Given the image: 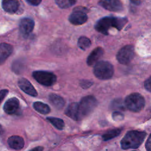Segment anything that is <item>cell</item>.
Here are the masks:
<instances>
[{
	"instance_id": "obj_1",
	"label": "cell",
	"mask_w": 151,
	"mask_h": 151,
	"mask_svg": "<svg viewBox=\"0 0 151 151\" xmlns=\"http://www.w3.org/2000/svg\"><path fill=\"white\" fill-rule=\"evenodd\" d=\"M127 22V18L114 17H105L97 21L94 25L95 29L104 34L108 35V31L111 27L121 30Z\"/></svg>"
},
{
	"instance_id": "obj_2",
	"label": "cell",
	"mask_w": 151,
	"mask_h": 151,
	"mask_svg": "<svg viewBox=\"0 0 151 151\" xmlns=\"http://www.w3.org/2000/svg\"><path fill=\"white\" fill-rule=\"evenodd\" d=\"M146 133L145 132L139 130H130L126 133L120 141V146L122 149H137L143 143Z\"/></svg>"
},
{
	"instance_id": "obj_3",
	"label": "cell",
	"mask_w": 151,
	"mask_h": 151,
	"mask_svg": "<svg viewBox=\"0 0 151 151\" xmlns=\"http://www.w3.org/2000/svg\"><path fill=\"white\" fill-rule=\"evenodd\" d=\"M97 100L93 96H87L83 97L78 103L80 120L89 115L97 106Z\"/></svg>"
},
{
	"instance_id": "obj_4",
	"label": "cell",
	"mask_w": 151,
	"mask_h": 151,
	"mask_svg": "<svg viewBox=\"0 0 151 151\" xmlns=\"http://www.w3.org/2000/svg\"><path fill=\"white\" fill-rule=\"evenodd\" d=\"M93 73L100 80H109L114 74L113 65L106 61H97L94 67Z\"/></svg>"
},
{
	"instance_id": "obj_5",
	"label": "cell",
	"mask_w": 151,
	"mask_h": 151,
	"mask_svg": "<svg viewBox=\"0 0 151 151\" xmlns=\"http://www.w3.org/2000/svg\"><path fill=\"white\" fill-rule=\"evenodd\" d=\"M124 104L129 110L137 113L143 109L145 104V100L140 94L133 93L126 97Z\"/></svg>"
},
{
	"instance_id": "obj_6",
	"label": "cell",
	"mask_w": 151,
	"mask_h": 151,
	"mask_svg": "<svg viewBox=\"0 0 151 151\" xmlns=\"http://www.w3.org/2000/svg\"><path fill=\"white\" fill-rule=\"evenodd\" d=\"M32 77L38 83L45 86H51L57 81L56 76L47 71H35L32 73Z\"/></svg>"
},
{
	"instance_id": "obj_7",
	"label": "cell",
	"mask_w": 151,
	"mask_h": 151,
	"mask_svg": "<svg viewBox=\"0 0 151 151\" xmlns=\"http://www.w3.org/2000/svg\"><path fill=\"white\" fill-rule=\"evenodd\" d=\"M134 55V49L133 45H127L122 47L117 52L116 58L122 64H129Z\"/></svg>"
},
{
	"instance_id": "obj_8",
	"label": "cell",
	"mask_w": 151,
	"mask_h": 151,
	"mask_svg": "<svg viewBox=\"0 0 151 151\" xmlns=\"http://www.w3.org/2000/svg\"><path fill=\"white\" fill-rule=\"evenodd\" d=\"M84 8H76L68 17L69 21L73 25H78L84 24L88 19Z\"/></svg>"
},
{
	"instance_id": "obj_9",
	"label": "cell",
	"mask_w": 151,
	"mask_h": 151,
	"mask_svg": "<svg viewBox=\"0 0 151 151\" xmlns=\"http://www.w3.org/2000/svg\"><path fill=\"white\" fill-rule=\"evenodd\" d=\"M99 5L103 8L113 12H119L123 8L120 0H99Z\"/></svg>"
},
{
	"instance_id": "obj_10",
	"label": "cell",
	"mask_w": 151,
	"mask_h": 151,
	"mask_svg": "<svg viewBox=\"0 0 151 151\" xmlns=\"http://www.w3.org/2000/svg\"><path fill=\"white\" fill-rule=\"evenodd\" d=\"M34 21L29 18H24L21 19L19 24L20 32L24 36L28 35L34 28Z\"/></svg>"
},
{
	"instance_id": "obj_11",
	"label": "cell",
	"mask_w": 151,
	"mask_h": 151,
	"mask_svg": "<svg viewBox=\"0 0 151 151\" xmlns=\"http://www.w3.org/2000/svg\"><path fill=\"white\" fill-rule=\"evenodd\" d=\"M18 84L19 87L27 94L32 97H36L38 95L37 90L27 79L25 78H19Z\"/></svg>"
},
{
	"instance_id": "obj_12",
	"label": "cell",
	"mask_w": 151,
	"mask_h": 151,
	"mask_svg": "<svg viewBox=\"0 0 151 151\" xmlns=\"http://www.w3.org/2000/svg\"><path fill=\"white\" fill-rule=\"evenodd\" d=\"M19 109V101L16 97L9 99L4 105V111L8 114H14Z\"/></svg>"
},
{
	"instance_id": "obj_13",
	"label": "cell",
	"mask_w": 151,
	"mask_h": 151,
	"mask_svg": "<svg viewBox=\"0 0 151 151\" xmlns=\"http://www.w3.org/2000/svg\"><path fill=\"white\" fill-rule=\"evenodd\" d=\"M104 50L101 47H98L94 48L88 55L87 58V64L89 66H93L98 61L99 59L103 55Z\"/></svg>"
},
{
	"instance_id": "obj_14",
	"label": "cell",
	"mask_w": 151,
	"mask_h": 151,
	"mask_svg": "<svg viewBox=\"0 0 151 151\" xmlns=\"http://www.w3.org/2000/svg\"><path fill=\"white\" fill-rule=\"evenodd\" d=\"M13 47L11 45L2 42L0 44V65L2 64L12 54Z\"/></svg>"
},
{
	"instance_id": "obj_15",
	"label": "cell",
	"mask_w": 151,
	"mask_h": 151,
	"mask_svg": "<svg viewBox=\"0 0 151 151\" xmlns=\"http://www.w3.org/2000/svg\"><path fill=\"white\" fill-rule=\"evenodd\" d=\"M18 0H2V6L5 11L9 14H14L19 8Z\"/></svg>"
},
{
	"instance_id": "obj_16",
	"label": "cell",
	"mask_w": 151,
	"mask_h": 151,
	"mask_svg": "<svg viewBox=\"0 0 151 151\" xmlns=\"http://www.w3.org/2000/svg\"><path fill=\"white\" fill-rule=\"evenodd\" d=\"M9 147L14 150H20L24 146V140L19 136H12L7 140Z\"/></svg>"
},
{
	"instance_id": "obj_17",
	"label": "cell",
	"mask_w": 151,
	"mask_h": 151,
	"mask_svg": "<svg viewBox=\"0 0 151 151\" xmlns=\"http://www.w3.org/2000/svg\"><path fill=\"white\" fill-rule=\"evenodd\" d=\"M65 114L71 119L74 120H80L78 103H71L65 110Z\"/></svg>"
},
{
	"instance_id": "obj_18",
	"label": "cell",
	"mask_w": 151,
	"mask_h": 151,
	"mask_svg": "<svg viewBox=\"0 0 151 151\" xmlns=\"http://www.w3.org/2000/svg\"><path fill=\"white\" fill-rule=\"evenodd\" d=\"M48 99L50 103L58 109H62L64 106L65 101L64 99L56 94L51 93L48 96Z\"/></svg>"
},
{
	"instance_id": "obj_19",
	"label": "cell",
	"mask_w": 151,
	"mask_h": 151,
	"mask_svg": "<svg viewBox=\"0 0 151 151\" xmlns=\"http://www.w3.org/2000/svg\"><path fill=\"white\" fill-rule=\"evenodd\" d=\"M34 109L38 113L46 114L50 111V108L48 104L41 101H35L33 103Z\"/></svg>"
},
{
	"instance_id": "obj_20",
	"label": "cell",
	"mask_w": 151,
	"mask_h": 151,
	"mask_svg": "<svg viewBox=\"0 0 151 151\" xmlns=\"http://www.w3.org/2000/svg\"><path fill=\"white\" fill-rule=\"evenodd\" d=\"M122 130V128H116L114 129L110 130L105 133L102 136V139L104 141H107L111 140L113 138H114L120 135Z\"/></svg>"
},
{
	"instance_id": "obj_21",
	"label": "cell",
	"mask_w": 151,
	"mask_h": 151,
	"mask_svg": "<svg viewBox=\"0 0 151 151\" xmlns=\"http://www.w3.org/2000/svg\"><path fill=\"white\" fill-rule=\"evenodd\" d=\"M47 120L58 130H63L64 127V122L61 119L54 117H47Z\"/></svg>"
},
{
	"instance_id": "obj_22",
	"label": "cell",
	"mask_w": 151,
	"mask_h": 151,
	"mask_svg": "<svg viewBox=\"0 0 151 151\" xmlns=\"http://www.w3.org/2000/svg\"><path fill=\"white\" fill-rule=\"evenodd\" d=\"M91 44V42L90 40L85 36L80 37L77 41V45L78 47L83 50H86L88 48L90 47Z\"/></svg>"
},
{
	"instance_id": "obj_23",
	"label": "cell",
	"mask_w": 151,
	"mask_h": 151,
	"mask_svg": "<svg viewBox=\"0 0 151 151\" xmlns=\"http://www.w3.org/2000/svg\"><path fill=\"white\" fill-rule=\"evenodd\" d=\"M77 0H55L58 6L61 8H67L74 5Z\"/></svg>"
},
{
	"instance_id": "obj_24",
	"label": "cell",
	"mask_w": 151,
	"mask_h": 151,
	"mask_svg": "<svg viewBox=\"0 0 151 151\" xmlns=\"http://www.w3.org/2000/svg\"><path fill=\"white\" fill-rule=\"evenodd\" d=\"M24 68V64L21 60H16L12 65V69L15 73L19 74Z\"/></svg>"
},
{
	"instance_id": "obj_25",
	"label": "cell",
	"mask_w": 151,
	"mask_h": 151,
	"mask_svg": "<svg viewBox=\"0 0 151 151\" xmlns=\"http://www.w3.org/2000/svg\"><path fill=\"white\" fill-rule=\"evenodd\" d=\"M111 108L114 110H124L126 106L123 103V101L120 99H116L112 101L111 103Z\"/></svg>"
},
{
	"instance_id": "obj_26",
	"label": "cell",
	"mask_w": 151,
	"mask_h": 151,
	"mask_svg": "<svg viewBox=\"0 0 151 151\" xmlns=\"http://www.w3.org/2000/svg\"><path fill=\"white\" fill-rule=\"evenodd\" d=\"M93 84V82L88 80H81L80 81V86L84 89H87L90 88Z\"/></svg>"
},
{
	"instance_id": "obj_27",
	"label": "cell",
	"mask_w": 151,
	"mask_h": 151,
	"mask_svg": "<svg viewBox=\"0 0 151 151\" xmlns=\"http://www.w3.org/2000/svg\"><path fill=\"white\" fill-rule=\"evenodd\" d=\"M112 117L113 119L115 121H120L123 119L124 115L123 114V113L119 111H114V113H113Z\"/></svg>"
},
{
	"instance_id": "obj_28",
	"label": "cell",
	"mask_w": 151,
	"mask_h": 151,
	"mask_svg": "<svg viewBox=\"0 0 151 151\" xmlns=\"http://www.w3.org/2000/svg\"><path fill=\"white\" fill-rule=\"evenodd\" d=\"M143 86L147 91L151 92V76L145 81Z\"/></svg>"
},
{
	"instance_id": "obj_29",
	"label": "cell",
	"mask_w": 151,
	"mask_h": 151,
	"mask_svg": "<svg viewBox=\"0 0 151 151\" xmlns=\"http://www.w3.org/2000/svg\"><path fill=\"white\" fill-rule=\"evenodd\" d=\"M8 93V90L7 89H3L0 90V104L5 99L7 94Z\"/></svg>"
},
{
	"instance_id": "obj_30",
	"label": "cell",
	"mask_w": 151,
	"mask_h": 151,
	"mask_svg": "<svg viewBox=\"0 0 151 151\" xmlns=\"http://www.w3.org/2000/svg\"><path fill=\"white\" fill-rule=\"evenodd\" d=\"M146 149L148 151H151V133L147 138L146 144H145Z\"/></svg>"
},
{
	"instance_id": "obj_31",
	"label": "cell",
	"mask_w": 151,
	"mask_h": 151,
	"mask_svg": "<svg viewBox=\"0 0 151 151\" xmlns=\"http://www.w3.org/2000/svg\"><path fill=\"white\" fill-rule=\"evenodd\" d=\"M26 1L29 4L33 6L38 5L42 1V0H26Z\"/></svg>"
},
{
	"instance_id": "obj_32",
	"label": "cell",
	"mask_w": 151,
	"mask_h": 151,
	"mask_svg": "<svg viewBox=\"0 0 151 151\" xmlns=\"http://www.w3.org/2000/svg\"><path fill=\"white\" fill-rule=\"evenodd\" d=\"M43 147H41V146H37V147H35L34 149H32L31 150H37V151H41V150H43Z\"/></svg>"
},
{
	"instance_id": "obj_33",
	"label": "cell",
	"mask_w": 151,
	"mask_h": 151,
	"mask_svg": "<svg viewBox=\"0 0 151 151\" xmlns=\"http://www.w3.org/2000/svg\"><path fill=\"white\" fill-rule=\"evenodd\" d=\"M134 5H139L140 3V0H130Z\"/></svg>"
},
{
	"instance_id": "obj_34",
	"label": "cell",
	"mask_w": 151,
	"mask_h": 151,
	"mask_svg": "<svg viewBox=\"0 0 151 151\" xmlns=\"http://www.w3.org/2000/svg\"><path fill=\"white\" fill-rule=\"evenodd\" d=\"M3 133V129L2 127H1V126L0 125V134H2Z\"/></svg>"
}]
</instances>
